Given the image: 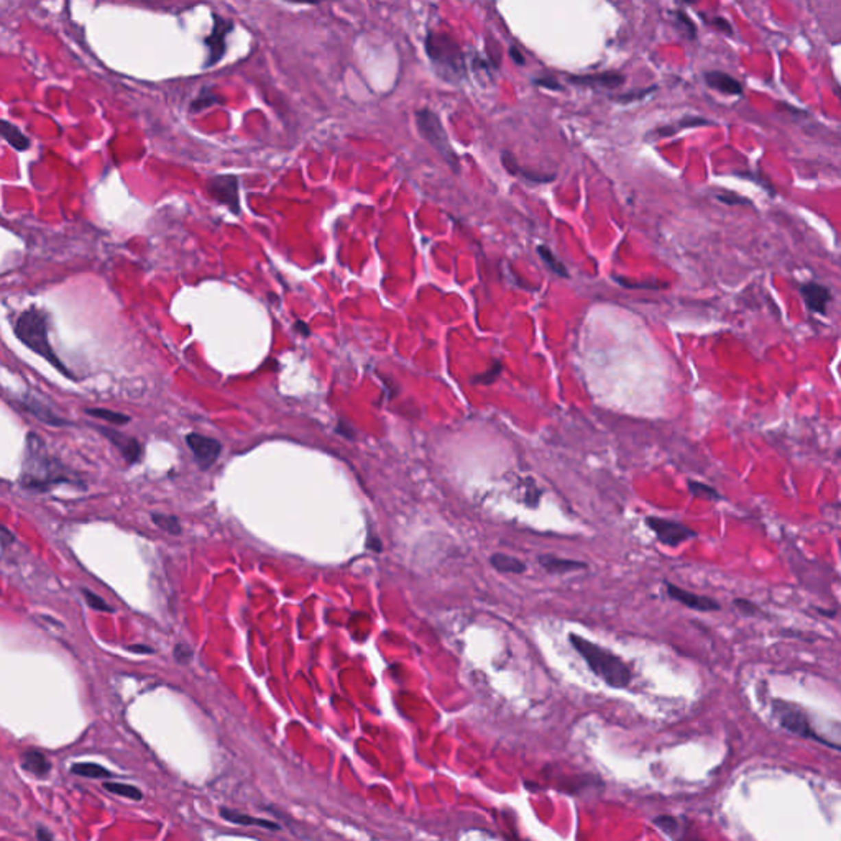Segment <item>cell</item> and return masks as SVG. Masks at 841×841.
Segmentation results:
<instances>
[{"mask_svg":"<svg viewBox=\"0 0 841 841\" xmlns=\"http://www.w3.org/2000/svg\"><path fill=\"white\" fill-rule=\"evenodd\" d=\"M61 483L84 486L81 478L71 473L55 455L48 452L43 439L36 436L35 432H30L27 436V452H25L20 485L25 490L45 493V491L51 490L53 486L61 485Z\"/></svg>","mask_w":841,"mask_h":841,"instance_id":"6da1fadb","label":"cell"},{"mask_svg":"<svg viewBox=\"0 0 841 841\" xmlns=\"http://www.w3.org/2000/svg\"><path fill=\"white\" fill-rule=\"evenodd\" d=\"M569 641L578 654L584 657L589 669L606 685L613 689H626L631 684L632 670L618 654L577 632H570Z\"/></svg>","mask_w":841,"mask_h":841,"instance_id":"7a4b0ae2","label":"cell"},{"mask_svg":"<svg viewBox=\"0 0 841 841\" xmlns=\"http://www.w3.org/2000/svg\"><path fill=\"white\" fill-rule=\"evenodd\" d=\"M14 332L16 339L23 345H27L32 352L36 355L43 357L48 364H51L58 372H61L64 377L73 378V375L68 372L62 362L58 359V355L53 351L51 344H49L48 337V314L45 311L30 307V309L23 311L19 316L14 324Z\"/></svg>","mask_w":841,"mask_h":841,"instance_id":"3957f363","label":"cell"},{"mask_svg":"<svg viewBox=\"0 0 841 841\" xmlns=\"http://www.w3.org/2000/svg\"><path fill=\"white\" fill-rule=\"evenodd\" d=\"M429 60L434 62L439 74L447 81H460L465 78V58L455 40L445 33L429 32L426 38Z\"/></svg>","mask_w":841,"mask_h":841,"instance_id":"277c9868","label":"cell"},{"mask_svg":"<svg viewBox=\"0 0 841 841\" xmlns=\"http://www.w3.org/2000/svg\"><path fill=\"white\" fill-rule=\"evenodd\" d=\"M414 119L420 137H423L427 143H431L432 147L440 153V156L457 171V169H459V156H457V153L453 152L451 147V141H449L444 125L440 123V119L429 109L418 110L414 114Z\"/></svg>","mask_w":841,"mask_h":841,"instance_id":"5b68a950","label":"cell"},{"mask_svg":"<svg viewBox=\"0 0 841 841\" xmlns=\"http://www.w3.org/2000/svg\"><path fill=\"white\" fill-rule=\"evenodd\" d=\"M772 710H774V717L777 718V722L781 723V726L785 728L787 731L802 736V738L817 739L818 743L827 744V746H831L835 749L833 744L828 743L827 739H823L822 735H818V733L812 728L809 715H807L805 711L801 709V707H797L795 703H790L785 700H774Z\"/></svg>","mask_w":841,"mask_h":841,"instance_id":"8992f818","label":"cell"},{"mask_svg":"<svg viewBox=\"0 0 841 841\" xmlns=\"http://www.w3.org/2000/svg\"><path fill=\"white\" fill-rule=\"evenodd\" d=\"M646 526L654 532V536L661 544L669 545V547H677V545L687 543V541L697 538V532L692 528L685 526V524L672 521V519L661 518V516H648L644 519Z\"/></svg>","mask_w":841,"mask_h":841,"instance_id":"52a82bcc","label":"cell"},{"mask_svg":"<svg viewBox=\"0 0 841 841\" xmlns=\"http://www.w3.org/2000/svg\"><path fill=\"white\" fill-rule=\"evenodd\" d=\"M207 193L212 199L226 206L235 215L240 214V198H239V180L232 174H219L207 182Z\"/></svg>","mask_w":841,"mask_h":841,"instance_id":"ba28073f","label":"cell"},{"mask_svg":"<svg viewBox=\"0 0 841 841\" xmlns=\"http://www.w3.org/2000/svg\"><path fill=\"white\" fill-rule=\"evenodd\" d=\"M214 28H212L211 35L206 36V40H204V43H206V47L209 48V56H207L206 60V68H211V66L217 64V62L222 60L224 55H226V49H227V41L226 36L234 30V23H232V20L226 19V16L214 14Z\"/></svg>","mask_w":841,"mask_h":841,"instance_id":"9c48e42d","label":"cell"},{"mask_svg":"<svg viewBox=\"0 0 841 841\" xmlns=\"http://www.w3.org/2000/svg\"><path fill=\"white\" fill-rule=\"evenodd\" d=\"M186 444L194 453V459L201 469H209L215 460H217L222 445L217 439L212 437L198 434V432H191L186 436Z\"/></svg>","mask_w":841,"mask_h":841,"instance_id":"30bf717a","label":"cell"},{"mask_svg":"<svg viewBox=\"0 0 841 841\" xmlns=\"http://www.w3.org/2000/svg\"><path fill=\"white\" fill-rule=\"evenodd\" d=\"M664 585H665V590H667V595L670 600L680 603V605L690 608V610L702 611V613H710V611H718L720 608H722V605H720V603L711 597H705V595H697L694 592H689V590L680 589V587L672 584V582H665Z\"/></svg>","mask_w":841,"mask_h":841,"instance_id":"8fae6325","label":"cell"},{"mask_svg":"<svg viewBox=\"0 0 841 841\" xmlns=\"http://www.w3.org/2000/svg\"><path fill=\"white\" fill-rule=\"evenodd\" d=\"M95 429H97V431L101 432L104 437H107V439H109L110 442L119 449L123 459L127 460V464H130V465L137 464V462L141 459V452H143V449H141V444L137 439L123 436L122 432L115 431V429L106 427V426H95Z\"/></svg>","mask_w":841,"mask_h":841,"instance_id":"7c38bea8","label":"cell"},{"mask_svg":"<svg viewBox=\"0 0 841 841\" xmlns=\"http://www.w3.org/2000/svg\"><path fill=\"white\" fill-rule=\"evenodd\" d=\"M569 82L577 86L592 87V89H616L626 82L624 74L618 71H606V73L585 74V76H569Z\"/></svg>","mask_w":841,"mask_h":841,"instance_id":"4fadbf2b","label":"cell"},{"mask_svg":"<svg viewBox=\"0 0 841 841\" xmlns=\"http://www.w3.org/2000/svg\"><path fill=\"white\" fill-rule=\"evenodd\" d=\"M801 296L812 312L827 314V306L831 301L830 288L815 281L803 283V285H801Z\"/></svg>","mask_w":841,"mask_h":841,"instance_id":"5bb4252c","label":"cell"},{"mask_svg":"<svg viewBox=\"0 0 841 841\" xmlns=\"http://www.w3.org/2000/svg\"><path fill=\"white\" fill-rule=\"evenodd\" d=\"M538 564L545 570V572L554 573V576H560V573H569V572H573V570L587 569L585 562L573 560V559H562V557L554 556V554H543V556H539Z\"/></svg>","mask_w":841,"mask_h":841,"instance_id":"9a60e30c","label":"cell"},{"mask_svg":"<svg viewBox=\"0 0 841 841\" xmlns=\"http://www.w3.org/2000/svg\"><path fill=\"white\" fill-rule=\"evenodd\" d=\"M705 82L711 89L718 91V93L726 95H741L743 94V86L738 79L730 76L723 71H709L705 73Z\"/></svg>","mask_w":841,"mask_h":841,"instance_id":"2e32d148","label":"cell"},{"mask_svg":"<svg viewBox=\"0 0 841 841\" xmlns=\"http://www.w3.org/2000/svg\"><path fill=\"white\" fill-rule=\"evenodd\" d=\"M22 405L25 407V411H28L32 416H35L36 419L41 420L43 424H48V426L58 427V426H66V424H68V420L53 413L48 406H45L43 403L38 401V399L25 398L22 401Z\"/></svg>","mask_w":841,"mask_h":841,"instance_id":"e0dca14e","label":"cell"},{"mask_svg":"<svg viewBox=\"0 0 841 841\" xmlns=\"http://www.w3.org/2000/svg\"><path fill=\"white\" fill-rule=\"evenodd\" d=\"M501 161L503 165H505V168L510 171L511 174H514V176L523 178V180H528L531 182H538V185H543V182H551L554 181V174H543V173H536V171H528V169H523L521 166L516 163L514 156L511 155V153L503 152L501 153Z\"/></svg>","mask_w":841,"mask_h":841,"instance_id":"ac0fdd59","label":"cell"},{"mask_svg":"<svg viewBox=\"0 0 841 841\" xmlns=\"http://www.w3.org/2000/svg\"><path fill=\"white\" fill-rule=\"evenodd\" d=\"M220 817L224 820H227V822L235 823V825H244V827H250V825H255V827H261L266 828V830H280V825L274 822H270V820L265 818H255V817H250L247 814H240V812L230 810V809H220Z\"/></svg>","mask_w":841,"mask_h":841,"instance_id":"d6986e66","label":"cell"},{"mask_svg":"<svg viewBox=\"0 0 841 841\" xmlns=\"http://www.w3.org/2000/svg\"><path fill=\"white\" fill-rule=\"evenodd\" d=\"M490 564L499 573H516V576H519V573L526 572L528 569V565L523 560H519L518 557L508 556V554L503 552L493 554L490 557Z\"/></svg>","mask_w":841,"mask_h":841,"instance_id":"ffe728a7","label":"cell"},{"mask_svg":"<svg viewBox=\"0 0 841 841\" xmlns=\"http://www.w3.org/2000/svg\"><path fill=\"white\" fill-rule=\"evenodd\" d=\"M22 766L25 771L35 774V776H47L51 769V764L47 759L43 753L35 751V749H28L22 756Z\"/></svg>","mask_w":841,"mask_h":841,"instance_id":"44dd1931","label":"cell"},{"mask_svg":"<svg viewBox=\"0 0 841 841\" xmlns=\"http://www.w3.org/2000/svg\"><path fill=\"white\" fill-rule=\"evenodd\" d=\"M0 139H3L8 145H12L19 152L30 148V140L23 135L14 123L7 122V120L0 119Z\"/></svg>","mask_w":841,"mask_h":841,"instance_id":"7402d4cb","label":"cell"},{"mask_svg":"<svg viewBox=\"0 0 841 841\" xmlns=\"http://www.w3.org/2000/svg\"><path fill=\"white\" fill-rule=\"evenodd\" d=\"M702 125H710V120L702 119V117H684V119H680L677 123H674V125H665V127L656 128V130H652V133H654L657 139H661V137L674 135V133L684 130V128L702 127Z\"/></svg>","mask_w":841,"mask_h":841,"instance_id":"603a6c76","label":"cell"},{"mask_svg":"<svg viewBox=\"0 0 841 841\" xmlns=\"http://www.w3.org/2000/svg\"><path fill=\"white\" fill-rule=\"evenodd\" d=\"M86 413L89 416H93V418L106 420V423L112 424V426H123V424L130 423V416H127L123 413H117V411L106 410V407H87Z\"/></svg>","mask_w":841,"mask_h":841,"instance_id":"cb8c5ba5","label":"cell"},{"mask_svg":"<svg viewBox=\"0 0 841 841\" xmlns=\"http://www.w3.org/2000/svg\"><path fill=\"white\" fill-rule=\"evenodd\" d=\"M71 772L81 777H93V779H102V777L112 776L110 771L95 763H78L71 768Z\"/></svg>","mask_w":841,"mask_h":841,"instance_id":"d4e9b609","label":"cell"},{"mask_svg":"<svg viewBox=\"0 0 841 841\" xmlns=\"http://www.w3.org/2000/svg\"><path fill=\"white\" fill-rule=\"evenodd\" d=\"M670 14H672L674 25H676L678 30H680V33L685 36L687 40L694 41L695 38H697V27H695L692 19L687 15V12L677 10V12H670Z\"/></svg>","mask_w":841,"mask_h":841,"instance_id":"484cf974","label":"cell"},{"mask_svg":"<svg viewBox=\"0 0 841 841\" xmlns=\"http://www.w3.org/2000/svg\"><path fill=\"white\" fill-rule=\"evenodd\" d=\"M538 253H539V257L543 258L544 263L547 265V268L551 270L552 273L559 274V276H562V278H569L567 268H565L564 263H562L559 258L554 255V252H552L551 248L545 247V245H538Z\"/></svg>","mask_w":841,"mask_h":841,"instance_id":"4316f807","label":"cell"},{"mask_svg":"<svg viewBox=\"0 0 841 841\" xmlns=\"http://www.w3.org/2000/svg\"><path fill=\"white\" fill-rule=\"evenodd\" d=\"M152 519H153V523H155L156 526L160 528V530H163L165 532H168V534H173V536L181 534L182 526H181L180 519H178L176 516L163 514V513H153L152 514Z\"/></svg>","mask_w":841,"mask_h":841,"instance_id":"83f0119b","label":"cell"},{"mask_svg":"<svg viewBox=\"0 0 841 841\" xmlns=\"http://www.w3.org/2000/svg\"><path fill=\"white\" fill-rule=\"evenodd\" d=\"M104 789L109 790L112 794H117L122 795V797L132 798V801H141V797H143V794L140 792L139 787L130 785V784H122V782H106L104 784Z\"/></svg>","mask_w":841,"mask_h":841,"instance_id":"f1b7e54d","label":"cell"},{"mask_svg":"<svg viewBox=\"0 0 841 841\" xmlns=\"http://www.w3.org/2000/svg\"><path fill=\"white\" fill-rule=\"evenodd\" d=\"M689 490L694 497L711 499V501H720V499L723 498L722 495L718 493V490H715L713 486L707 485V483H702L698 480H689Z\"/></svg>","mask_w":841,"mask_h":841,"instance_id":"f546056e","label":"cell"},{"mask_svg":"<svg viewBox=\"0 0 841 841\" xmlns=\"http://www.w3.org/2000/svg\"><path fill=\"white\" fill-rule=\"evenodd\" d=\"M82 597H84V600L87 603V606H91L95 611H102V613H114V608H112L109 603L104 600L102 597H99L97 593H94L93 590H87V589H81Z\"/></svg>","mask_w":841,"mask_h":841,"instance_id":"4dcf8cb0","label":"cell"},{"mask_svg":"<svg viewBox=\"0 0 841 841\" xmlns=\"http://www.w3.org/2000/svg\"><path fill=\"white\" fill-rule=\"evenodd\" d=\"M219 102H222V99L212 93L209 87H206V89H202V93L194 99L193 104H191V110L201 112L202 109H206V107H211V106H214V104H219Z\"/></svg>","mask_w":841,"mask_h":841,"instance_id":"1f68e13d","label":"cell"},{"mask_svg":"<svg viewBox=\"0 0 841 841\" xmlns=\"http://www.w3.org/2000/svg\"><path fill=\"white\" fill-rule=\"evenodd\" d=\"M503 372V365L501 362H495L493 365L490 366L486 372H483L480 375H477V377H473V383H477V385H493L495 381L498 380L499 375Z\"/></svg>","mask_w":841,"mask_h":841,"instance_id":"d6a6232c","label":"cell"},{"mask_svg":"<svg viewBox=\"0 0 841 841\" xmlns=\"http://www.w3.org/2000/svg\"><path fill=\"white\" fill-rule=\"evenodd\" d=\"M733 605L738 610V613L743 616H751V618L753 616H763V610H761L756 603L748 600V598H735Z\"/></svg>","mask_w":841,"mask_h":841,"instance_id":"836d02e7","label":"cell"},{"mask_svg":"<svg viewBox=\"0 0 841 841\" xmlns=\"http://www.w3.org/2000/svg\"><path fill=\"white\" fill-rule=\"evenodd\" d=\"M613 280L618 283V285H621V286H624V288H630V289L641 288V289L656 291V289H659V288H667V285H664V283H656V281L635 283V281H631V280H624V278H621V276H615Z\"/></svg>","mask_w":841,"mask_h":841,"instance_id":"e575fe53","label":"cell"},{"mask_svg":"<svg viewBox=\"0 0 841 841\" xmlns=\"http://www.w3.org/2000/svg\"><path fill=\"white\" fill-rule=\"evenodd\" d=\"M541 497H543V491L538 485H536L534 480H528V486H526V497H524V503H526L530 508H536L539 505Z\"/></svg>","mask_w":841,"mask_h":841,"instance_id":"d590c367","label":"cell"},{"mask_svg":"<svg viewBox=\"0 0 841 841\" xmlns=\"http://www.w3.org/2000/svg\"><path fill=\"white\" fill-rule=\"evenodd\" d=\"M656 89H657V86H651V87H648V89H641V91H635V93H628V94H623V95H616V97H613V99H615L616 102L630 104V102H632V101H639V99L646 97V95H649V94L652 93V91H656Z\"/></svg>","mask_w":841,"mask_h":841,"instance_id":"8d00e7d4","label":"cell"},{"mask_svg":"<svg viewBox=\"0 0 841 841\" xmlns=\"http://www.w3.org/2000/svg\"><path fill=\"white\" fill-rule=\"evenodd\" d=\"M717 199H718L720 202L730 204V206H739V204H744V206H749V204H751V201H748V199H744L743 196L733 194V193H720V194H717Z\"/></svg>","mask_w":841,"mask_h":841,"instance_id":"74e56055","label":"cell"},{"mask_svg":"<svg viewBox=\"0 0 841 841\" xmlns=\"http://www.w3.org/2000/svg\"><path fill=\"white\" fill-rule=\"evenodd\" d=\"M174 659L180 662V664H187V662L193 659V651H191V648L185 643L176 644V648H174Z\"/></svg>","mask_w":841,"mask_h":841,"instance_id":"f35d334b","label":"cell"},{"mask_svg":"<svg viewBox=\"0 0 841 841\" xmlns=\"http://www.w3.org/2000/svg\"><path fill=\"white\" fill-rule=\"evenodd\" d=\"M532 82H534L536 86L545 87V89H551V91H560L562 89V86L559 84V81H557L556 78H551V76H547V78H543V76L534 78V79H532Z\"/></svg>","mask_w":841,"mask_h":841,"instance_id":"ab89813d","label":"cell"},{"mask_svg":"<svg viewBox=\"0 0 841 841\" xmlns=\"http://www.w3.org/2000/svg\"><path fill=\"white\" fill-rule=\"evenodd\" d=\"M710 23L713 25V27L717 28V30L726 33V35H733L731 23L728 22L726 19H723V16H713V19H710Z\"/></svg>","mask_w":841,"mask_h":841,"instance_id":"60d3db41","label":"cell"},{"mask_svg":"<svg viewBox=\"0 0 841 841\" xmlns=\"http://www.w3.org/2000/svg\"><path fill=\"white\" fill-rule=\"evenodd\" d=\"M14 541H15V536L12 534V531L0 523V544H2L3 547H7V545H10Z\"/></svg>","mask_w":841,"mask_h":841,"instance_id":"b9f144b4","label":"cell"},{"mask_svg":"<svg viewBox=\"0 0 841 841\" xmlns=\"http://www.w3.org/2000/svg\"><path fill=\"white\" fill-rule=\"evenodd\" d=\"M335 429H337V432H339V434H342L344 437H347V439H353V437H355V434H353V429L348 426V424H345L344 420H339V426H337Z\"/></svg>","mask_w":841,"mask_h":841,"instance_id":"7bdbcfd3","label":"cell"},{"mask_svg":"<svg viewBox=\"0 0 841 841\" xmlns=\"http://www.w3.org/2000/svg\"><path fill=\"white\" fill-rule=\"evenodd\" d=\"M127 649L132 652H137V654H152L153 652L152 648L141 646V644H133V646H128Z\"/></svg>","mask_w":841,"mask_h":841,"instance_id":"ee69618b","label":"cell"},{"mask_svg":"<svg viewBox=\"0 0 841 841\" xmlns=\"http://www.w3.org/2000/svg\"><path fill=\"white\" fill-rule=\"evenodd\" d=\"M510 56H511V60L516 62V64H524V56L521 55V51H519V49L516 48V47H511L510 48Z\"/></svg>","mask_w":841,"mask_h":841,"instance_id":"f6af8a7d","label":"cell"},{"mask_svg":"<svg viewBox=\"0 0 841 841\" xmlns=\"http://www.w3.org/2000/svg\"><path fill=\"white\" fill-rule=\"evenodd\" d=\"M36 836H38L40 841H53L51 833H48L45 828H38V831H36Z\"/></svg>","mask_w":841,"mask_h":841,"instance_id":"bcb514c9","label":"cell"},{"mask_svg":"<svg viewBox=\"0 0 841 841\" xmlns=\"http://www.w3.org/2000/svg\"><path fill=\"white\" fill-rule=\"evenodd\" d=\"M815 611H817V613L822 615V616H828V618H835V616H836V610H825V608L817 606V608H815Z\"/></svg>","mask_w":841,"mask_h":841,"instance_id":"7dc6e473","label":"cell"},{"mask_svg":"<svg viewBox=\"0 0 841 841\" xmlns=\"http://www.w3.org/2000/svg\"><path fill=\"white\" fill-rule=\"evenodd\" d=\"M294 329H296L298 332H301V334H303L304 337H307V335H309V329H307L306 324L301 322V320H298V322L294 324Z\"/></svg>","mask_w":841,"mask_h":841,"instance_id":"c3c4849f","label":"cell"}]
</instances>
